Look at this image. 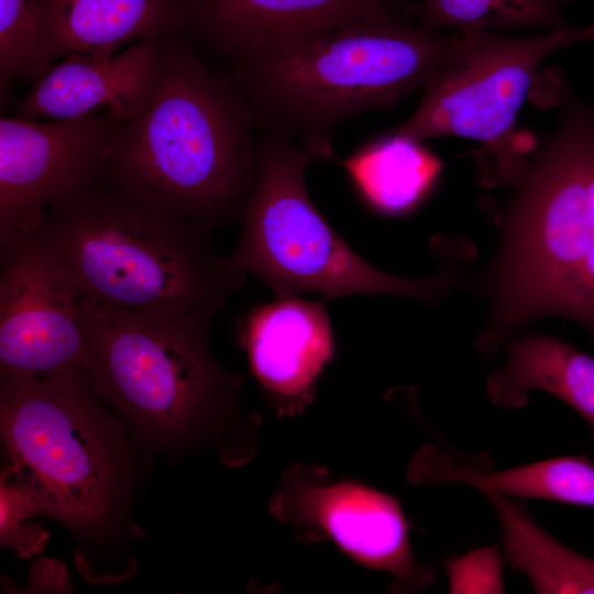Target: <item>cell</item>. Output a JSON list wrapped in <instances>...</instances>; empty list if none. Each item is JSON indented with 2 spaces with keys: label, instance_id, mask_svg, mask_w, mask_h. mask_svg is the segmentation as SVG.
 Segmentation results:
<instances>
[{
  "label": "cell",
  "instance_id": "15",
  "mask_svg": "<svg viewBox=\"0 0 594 594\" xmlns=\"http://www.w3.org/2000/svg\"><path fill=\"white\" fill-rule=\"evenodd\" d=\"M40 28L54 64L182 32L187 21L180 0H42Z\"/></svg>",
  "mask_w": 594,
  "mask_h": 594
},
{
  "label": "cell",
  "instance_id": "3",
  "mask_svg": "<svg viewBox=\"0 0 594 594\" xmlns=\"http://www.w3.org/2000/svg\"><path fill=\"white\" fill-rule=\"evenodd\" d=\"M447 41L382 8L316 40L237 63L232 76L261 135L328 160L340 123L424 89Z\"/></svg>",
  "mask_w": 594,
  "mask_h": 594
},
{
  "label": "cell",
  "instance_id": "12",
  "mask_svg": "<svg viewBox=\"0 0 594 594\" xmlns=\"http://www.w3.org/2000/svg\"><path fill=\"white\" fill-rule=\"evenodd\" d=\"M158 38L138 41L112 53L58 59L20 100L15 117L69 119L109 110L131 119L151 101L158 87Z\"/></svg>",
  "mask_w": 594,
  "mask_h": 594
},
{
  "label": "cell",
  "instance_id": "7",
  "mask_svg": "<svg viewBox=\"0 0 594 594\" xmlns=\"http://www.w3.org/2000/svg\"><path fill=\"white\" fill-rule=\"evenodd\" d=\"M80 311L95 394L146 429L177 435L235 393L237 378L212 356L211 320L154 318L85 295Z\"/></svg>",
  "mask_w": 594,
  "mask_h": 594
},
{
  "label": "cell",
  "instance_id": "13",
  "mask_svg": "<svg viewBox=\"0 0 594 594\" xmlns=\"http://www.w3.org/2000/svg\"><path fill=\"white\" fill-rule=\"evenodd\" d=\"M300 505L351 557L389 572L404 588L431 582L432 572L414 559L405 517L391 495L345 482L308 490Z\"/></svg>",
  "mask_w": 594,
  "mask_h": 594
},
{
  "label": "cell",
  "instance_id": "23",
  "mask_svg": "<svg viewBox=\"0 0 594 594\" xmlns=\"http://www.w3.org/2000/svg\"><path fill=\"white\" fill-rule=\"evenodd\" d=\"M451 592H503L502 565L494 548L473 551L447 566Z\"/></svg>",
  "mask_w": 594,
  "mask_h": 594
},
{
  "label": "cell",
  "instance_id": "2",
  "mask_svg": "<svg viewBox=\"0 0 594 594\" xmlns=\"http://www.w3.org/2000/svg\"><path fill=\"white\" fill-rule=\"evenodd\" d=\"M37 228L82 295L148 317L212 321L246 277L211 229L102 183L50 206Z\"/></svg>",
  "mask_w": 594,
  "mask_h": 594
},
{
  "label": "cell",
  "instance_id": "1",
  "mask_svg": "<svg viewBox=\"0 0 594 594\" xmlns=\"http://www.w3.org/2000/svg\"><path fill=\"white\" fill-rule=\"evenodd\" d=\"M151 101L120 128L102 184L211 230L242 220L261 133L232 75L210 68L180 32L158 38Z\"/></svg>",
  "mask_w": 594,
  "mask_h": 594
},
{
  "label": "cell",
  "instance_id": "18",
  "mask_svg": "<svg viewBox=\"0 0 594 594\" xmlns=\"http://www.w3.org/2000/svg\"><path fill=\"white\" fill-rule=\"evenodd\" d=\"M422 142L394 131L365 141L341 163L372 208L385 215H402L424 199L442 166Z\"/></svg>",
  "mask_w": 594,
  "mask_h": 594
},
{
  "label": "cell",
  "instance_id": "20",
  "mask_svg": "<svg viewBox=\"0 0 594 594\" xmlns=\"http://www.w3.org/2000/svg\"><path fill=\"white\" fill-rule=\"evenodd\" d=\"M575 0H420L418 24L432 32L451 28L505 30L571 25L563 8Z\"/></svg>",
  "mask_w": 594,
  "mask_h": 594
},
{
  "label": "cell",
  "instance_id": "22",
  "mask_svg": "<svg viewBox=\"0 0 594 594\" xmlns=\"http://www.w3.org/2000/svg\"><path fill=\"white\" fill-rule=\"evenodd\" d=\"M541 314L569 317L594 334V248L549 295Z\"/></svg>",
  "mask_w": 594,
  "mask_h": 594
},
{
  "label": "cell",
  "instance_id": "9",
  "mask_svg": "<svg viewBox=\"0 0 594 594\" xmlns=\"http://www.w3.org/2000/svg\"><path fill=\"white\" fill-rule=\"evenodd\" d=\"M80 287L38 228L0 242V369L3 376L88 372Z\"/></svg>",
  "mask_w": 594,
  "mask_h": 594
},
{
  "label": "cell",
  "instance_id": "17",
  "mask_svg": "<svg viewBox=\"0 0 594 594\" xmlns=\"http://www.w3.org/2000/svg\"><path fill=\"white\" fill-rule=\"evenodd\" d=\"M543 391L575 409L594 432V358L560 339L537 334L508 346L507 360L487 381L495 405L517 408Z\"/></svg>",
  "mask_w": 594,
  "mask_h": 594
},
{
  "label": "cell",
  "instance_id": "8",
  "mask_svg": "<svg viewBox=\"0 0 594 594\" xmlns=\"http://www.w3.org/2000/svg\"><path fill=\"white\" fill-rule=\"evenodd\" d=\"M594 41V23L525 37L455 30L414 113L395 131L425 141L459 136L512 150L514 128L541 63L557 51Z\"/></svg>",
  "mask_w": 594,
  "mask_h": 594
},
{
  "label": "cell",
  "instance_id": "19",
  "mask_svg": "<svg viewBox=\"0 0 594 594\" xmlns=\"http://www.w3.org/2000/svg\"><path fill=\"white\" fill-rule=\"evenodd\" d=\"M495 508L504 549L537 593H594V560L548 535L526 507L501 495H485Z\"/></svg>",
  "mask_w": 594,
  "mask_h": 594
},
{
  "label": "cell",
  "instance_id": "4",
  "mask_svg": "<svg viewBox=\"0 0 594 594\" xmlns=\"http://www.w3.org/2000/svg\"><path fill=\"white\" fill-rule=\"evenodd\" d=\"M552 82L560 121L519 175L495 321L481 339L485 349L540 315L549 295L594 248V101L578 98L560 75Z\"/></svg>",
  "mask_w": 594,
  "mask_h": 594
},
{
  "label": "cell",
  "instance_id": "14",
  "mask_svg": "<svg viewBox=\"0 0 594 594\" xmlns=\"http://www.w3.org/2000/svg\"><path fill=\"white\" fill-rule=\"evenodd\" d=\"M242 326L253 374L280 399L305 396L332 358L331 323L320 300L277 298L253 309Z\"/></svg>",
  "mask_w": 594,
  "mask_h": 594
},
{
  "label": "cell",
  "instance_id": "21",
  "mask_svg": "<svg viewBox=\"0 0 594 594\" xmlns=\"http://www.w3.org/2000/svg\"><path fill=\"white\" fill-rule=\"evenodd\" d=\"M42 0H0L1 91L13 79L41 77L52 65L41 34Z\"/></svg>",
  "mask_w": 594,
  "mask_h": 594
},
{
  "label": "cell",
  "instance_id": "11",
  "mask_svg": "<svg viewBox=\"0 0 594 594\" xmlns=\"http://www.w3.org/2000/svg\"><path fill=\"white\" fill-rule=\"evenodd\" d=\"M187 28L234 63L329 34L385 0H180Z\"/></svg>",
  "mask_w": 594,
  "mask_h": 594
},
{
  "label": "cell",
  "instance_id": "5",
  "mask_svg": "<svg viewBox=\"0 0 594 594\" xmlns=\"http://www.w3.org/2000/svg\"><path fill=\"white\" fill-rule=\"evenodd\" d=\"M311 160L290 140L261 135L243 230L227 255L229 264L257 277L277 298L317 293L429 299L440 294L447 286L444 276H393L372 266L343 241L309 196L306 170Z\"/></svg>",
  "mask_w": 594,
  "mask_h": 594
},
{
  "label": "cell",
  "instance_id": "6",
  "mask_svg": "<svg viewBox=\"0 0 594 594\" xmlns=\"http://www.w3.org/2000/svg\"><path fill=\"white\" fill-rule=\"evenodd\" d=\"M86 372L1 375V433L14 481L37 509L69 525L103 519L113 494L114 455Z\"/></svg>",
  "mask_w": 594,
  "mask_h": 594
},
{
  "label": "cell",
  "instance_id": "16",
  "mask_svg": "<svg viewBox=\"0 0 594 594\" xmlns=\"http://www.w3.org/2000/svg\"><path fill=\"white\" fill-rule=\"evenodd\" d=\"M413 474L432 483L465 484L484 496L537 498L594 507V463L585 455L558 457L531 464L493 470L433 446L416 460Z\"/></svg>",
  "mask_w": 594,
  "mask_h": 594
},
{
  "label": "cell",
  "instance_id": "10",
  "mask_svg": "<svg viewBox=\"0 0 594 594\" xmlns=\"http://www.w3.org/2000/svg\"><path fill=\"white\" fill-rule=\"evenodd\" d=\"M127 119H0V242L34 231L56 201L102 182Z\"/></svg>",
  "mask_w": 594,
  "mask_h": 594
}]
</instances>
